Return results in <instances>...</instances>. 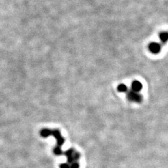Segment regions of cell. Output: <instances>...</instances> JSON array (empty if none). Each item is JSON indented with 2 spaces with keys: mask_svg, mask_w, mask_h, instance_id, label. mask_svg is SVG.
<instances>
[{
  "mask_svg": "<svg viewBox=\"0 0 168 168\" xmlns=\"http://www.w3.org/2000/svg\"><path fill=\"white\" fill-rule=\"evenodd\" d=\"M118 90L119 92H121V93H124V92H126L127 90H128V88H127V86L126 85H124V84H120L118 86Z\"/></svg>",
  "mask_w": 168,
  "mask_h": 168,
  "instance_id": "52a82bcc",
  "label": "cell"
},
{
  "mask_svg": "<svg viewBox=\"0 0 168 168\" xmlns=\"http://www.w3.org/2000/svg\"><path fill=\"white\" fill-rule=\"evenodd\" d=\"M159 37L160 39L162 44H165L168 41V32H160L159 34Z\"/></svg>",
  "mask_w": 168,
  "mask_h": 168,
  "instance_id": "5b68a950",
  "label": "cell"
},
{
  "mask_svg": "<svg viewBox=\"0 0 168 168\" xmlns=\"http://www.w3.org/2000/svg\"><path fill=\"white\" fill-rule=\"evenodd\" d=\"M142 89V84L140 83L138 81H135L132 82V90L133 91L136 92H139L140 90Z\"/></svg>",
  "mask_w": 168,
  "mask_h": 168,
  "instance_id": "277c9868",
  "label": "cell"
},
{
  "mask_svg": "<svg viewBox=\"0 0 168 168\" xmlns=\"http://www.w3.org/2000/svg\"><path fill=\"white\" fill-rule=\"evenodd\" d=\"M161 47L162 46H161L160 44L156 42L151 43L149 45V51L154 54H157L160 53V51H161Z\"/></svg>",
  "mask_w": 168,
  "mask_h": 168,
  "instance_id": "3957f363",
  "label": "cell"
},
{
  "mask_svg": "<svg viewBox=\"0 0 168 168\" xmlns=\"http://www.w3.org/2000/svg\"><path fill=\"white\" fill-rule=\"evenodd\" d=\"M74 152H75L74 150L70 149V150H67V151H66L65 154L66 155V156H67V158H69V157H71V156H73L74 153Z\"/></svg>",
  "mask_w": 168,
  "mask_h": 168,
  "instance_id": "9c48e42d",
  "label": "cell"
},
{
  "mask_svg": "<svg viewBox=\"0 0 168 168\" xmlns=\"http://www.w3.org/2000/svg\"><path fill=\"white\" fill-rule=\"evenodd\" d=\"M128 98L130 101L136 102H141V100H142V97L141 95L138 94L136 92L131 90V91L128 93Z\"/></svg>",
  "mask_w": 168,
  "mask_h": 168,
  "instance_id": "6da1fadb",
  "label": "cell"
},
{
  "mask_svg": "<svg viewBox=\"0 0 168 168\" xmlns=\"http://www.w3.org/2000/svg\"><path fill=\"white\" fill-rule=\"evenodd\" d=\"M52 135L55 137L56 140H57V146L61 147L65 142V139L61 135L60 131L58 130H52Z\"/></svg>",
  "mask_w": 168,
  "mask_h": 168,
  "instance_id": "7a4b0ae2",
  "label": "cell"
},
{
  "mask_svg": "<svg viewBox=\"0 0 168 168\" xmlns=\"http://www.w3.org/2000/svg\"><path fill=\"white\" fill-rule=\"evenodd\" d=\"M60 168H70V164L68 163H63L62 165H60Z\"/></svg>",
  "mask_w": 168,
  "mask_h": 168,
  "instance_id": "8fae6325",
  "label": "cell"
},
{
  "mask_svg": "<svg viewBox=\"0 0 168 168\" xmlns=\"http://www.w3.org/2000/svg\"><path fill=\"white\" fill-rule=\"evenodd\" d=\"M53 152H54V154H55V155H57V156H60V155L62 154V149H61V147L57 146H56L55 149H54Z\"/></svg>",
  "mask_w": 168,
  "mask_h": 168,
  "instance_id": "ba28073f",
  "label": "cell"
},
{
  "mask_svg": "<svg viewBox=\"0 0 168 168\" xmlns=\"http://www.w3.org/2000/svg\"><path fill=\"white\" fill-rule=\"evenodd\" d=\"M40 134L43 137H48L52 135V130L49 129H43L41 130Z\"/></svg>",
  "mask_w": 168,
  "mask_h": 168,
  "instance_id": "8992f818",
  "label": "cell"
},
{
  "mask_svg": "<svg viewBox=\"0 0 168 168\" xmlns=\"http://www.w3.org/2000/svg\"><path fill=\"white\" fill-rule=\"evenodd\" d=\"M70 168H79V165L77 162H74L70 165Z\"/></svg>",
  "mask_w": 168,
  "mask_h": 168,
  "instance_id": "30bf717a",
  "label": "cell"
}]
</instances>
